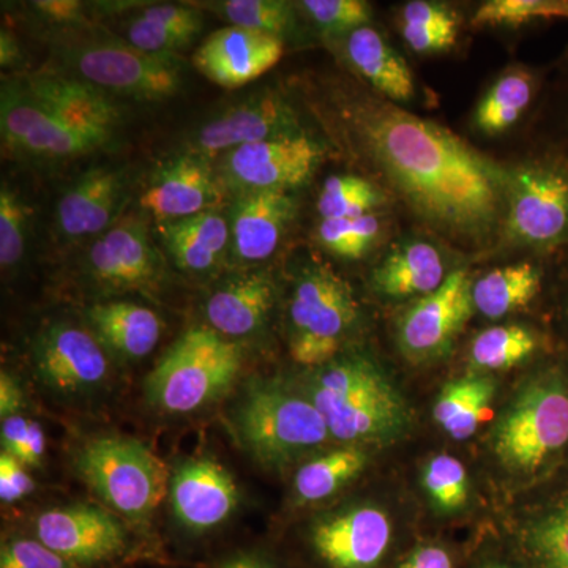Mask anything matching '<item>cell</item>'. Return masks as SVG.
Listing matches in <instances>:
<instances>
[{
  "mask_svg": "<svg viewBox=\"0 0 568 568\" xmlns=\"http://www.w3.org/2000/svg\"><path fill=\"white\" fill-rule=\"evenodd\" d=\"M353 123L369 162L426 226L467 246L499 237L506 168L387 99L364 97L354 104Z\"/></svg>",
  "mask_w": 568,
  "mask_h": 568,
  "instance_id": "cell-1",
  "label": "cell"
},
{
  "mask_svg": "<svg viewBox=\"0 0 568 568\" xmlns=\"http://www.w3.org/2000/svg\"><path fill=\"white\" fill-rule=\"evenodd\" d=\"M493 454L508 473L538 485L568 465V357L541 362L497 418Z\"/></svg>",
  "mask_w": 568,
  "mask_h": 568,
  "instance_id": "cell-2",
  "label": "cell"
},
{
  "mask_svg": "<svg viewBox=\"0 0 568 568\" xmlns=\"http://www.w3.org/2000/svg\"><path fill=\"white\" fill-rule=\"evenodd\" d=\"M305 395L324 417L332 439L349 446L394 443L410 425L405 396L365 355H345L320 366Z\"/></svg>",
  "mask_w": 568,
  "mask_h": 568,
  "instance_id": "cell-3",
  "label": "cell"
},
{
  "mask_svg": "<svg viewBox=\"0 0 568 568\" xmlns=\"http://www.w3.org/2000/svg\"><path fill=\"white\" fill-rule=\"evenodd\" d=\"M500 239L537 254L568 250V156L545 151L508 170Z\"/></svg>",
  "mask_w": 568,
  "mask_h": 568,
  "instance_id": "cell-4",
  "label": "cell"
},
{
  "mask_svg": "<svg viewBox=\"0 0 568 568\" xmlns=\"http://www.w3.org/2000/svg\"><path fill=\"white\" fill-rule=\"evenodd\" d=\"M242 369V349L219 332H185L153 368L145 394L168 414H189L207 406L233 386Z\"/></svg>",
  "mask_w": 568,
  "mask_h": 568,
  "instance_id": "cell-5",
  "label": "cell"
},
{
  "mask_svg": "<svg viewBox=\"0 0 568 568\" xmlns=\"http://www.w3.org/2000/svg\"><path fill=\"white\" fill-rule=\"evenodd\" d=\"M245 447L268 466L290 465L332 439L315 403L275 383H256L235 413Z\"/></svg>",
  "mask_w": 568,
  "mask_h": 568,
  "instance_id": "cell-6",
  "label": "cell"
},
{
  "mask_svg": "<svg viewBox=\"0 0 568 568\" xmlns=\"http://www.w3.org/2000/svg\"><path fill=\"white\" fill-rule=\"evenodd\" d=\"M357 320L349 283L328 265L306 264L290 301V351L295 364L320 368L334 361Z\"/></svg>",
  "mask_w": 568,
  "mask_h": 568,
  "instance_id": "cell-7",
  "label": "cell"
},
{
  "mask_svg": "<svg viewBox=\"0 0 568 568\" xmlns=\"http://www.w3.org/2000/svg\"><path fill=\"white\" fill-rule=\"evenodd\" d=\"M77 467L108 506L130 519L148 518L166 496V467L136 439L95 437L81 448Z\"/></svg>",
  "mask_w": 568,
  "mask_h": 568,
  "instance_id": "cell-8",
  "label": "cell"
},
{
  "mask_svg": "<svg viewBox=\"0 0 568 568\" xmlns=\"http://www.w3.org/2000/svg\"><path fill=\"white\" fill-rule=\"evenodd\" d=\"M62 59L80 80L144 102L171 99L183 85V65L175 55L149 54L123 41H78Z\"/></svg>",
  "mask_w": 568,
  "mask_h": 568,
  "instance_id": "cell-9",
  "label": "cell"
},
{
  "mask_svg": "<svg viewBox=\"0 0 568 568\" xmlns=\"http://www.w3.org/2000/svg\"><path fill=\"white\" fill-rule=\"evenodd\" d=\"M324 145L305 133L272 138L224 153L223 178L239 194L291 192L323 162Z\"/></svg>",
  "mask_w": 568,
  "mask_h": 568,
  "instance_id": "cell-10",
  "label": "cell"
},
{
  "mask_svg": "<svg viewBox=\"0 0 568 568\" xmlns=\"http://www.w3.org/2000/svg\"><path fill=\"white\" fill-rule=\"evenodd\" d=\"M473 283L469 272L458 268L450 272L439 290L409 306L396 327L399 349L409 361H435L452 349L476 312Z\"/></svg>",
  "mask_w": 568,
  "mask_h": 568,
  "instance_id": "cell-11",
  "label": "cell"
},
{
  "mask_svg": "<svg viewBox=\"0 0 568 568\" xmlns=\"http://www.w3.org/2000/svg\"><path fill=\"white\" fill-rule=\"evenodd\" d=\"M0 130L3 145L18 156L28 159H74L108 144L59 121L26 92L21 82L3 84Z\"/></svg>",
  "mask_w": 568,
  "mask_h": 568,
  "instance_id": "cell-12",
  "label": "cell"
},
{
  "mask_svg": "<svg viewBox=\"0 0 568 568\" xmlns=\"http://www.w3.org/2000/svg\"><path fill=\"white\" fill-rule=\"evenodd\" d=\"M301 133L294 108L278 92H263L235 104L205 123L194 141V155L207 160L242 145Z\"/></svg>",
  "mask_w": 568,
  "mask_h": 568,
  "instance_id": "cell-13",
  "label": "cell"
},
{
  "mask_svg": "<svg viewBox=\"0 0 568 568\" xmlns=\"http://www.w3.org/2000/svg\"><path fill=\"white\" fill-rule=\"evenodd\" d=\"M36 529L44 547L73 564L114 559L126 547L121 523L100 507L52 508L40 515Z\"/></svg>",
  "mask_w": 568,
  "mask_h": 568,
  "instance_id": "cell-14",
  "label": "cell"
},
{
  "mask_svg": "<svg viewBox=\"0 0 568 568\" xmlns=\"http://www.w3.org/2000/svg\"><path fill=\"white\" fill-rule=\"evenodd\" d=\"M33 358L40 379L63 394L91 390L110 372L102 343L91 332L73 325L55 324L41 332Z\"/></svg>",
  "mask_w": 568,
  "mask_h": 568,
  "instance_id": "cell-15",
  "label": "cell"
},
{
  "mask_svg": "<svg viewBox=\"0 0 568 568\" xmlns=\"http://www.w3.org/2000/svg\"><path fill=\"white\" fill-rule=\"evenodd\" d=\"M283 44L278 37L226 26L197 48L193 65L220 88H244L274 69L282 59Z\"/></svg>",
  "mask_w": 568,
  "mask_h": 568,
  "instance_id": "cell-16",
  "label": "cell"
},
{
  "mask_svg": "<svg viewBox=\"0 0 568 568\" xmlns=\"http://www.w3.org/2000/svg\"><path fill=\"white\" fill-rule=\"evenodd\" d=\"M312 544L331 568H377L390 548V518L377 507L351 508L317 523Z\"/></svg>",
  "mask_w": 568,
  "mask_h": 568,
  "instance_id": "cell-17",
  "label": "cell"
},
{
  "mask_svg": "<svg viewBox=\"0 0 568 568\" xmlns=\"http://www.w3.org/2000/svg\"><path fill=\"white\" fill-rule=\"evenodd\" d=\"M517 555L528 568H568V465L540 484L517 518Z\"/></svg>",
  "mask_w": 568,
  "mask_h": 568,
  "instance_id": "cell-18",
  "label": "cell"
},
{
  "mask_svg": "<svg viewBox=\"0 0 568 568\" xmlns=\"http://www.w3.org/2000/svg\"><path fill=\"white\" fill-rule=\"evenodd\" d=\"M21 84L40 106L59 121L104 142L111 141L122 121L121 110L111 97L80 78L39 73Z\"/></svg>",
  "mask_w": 568,
  "mask_h": 568,
  "instance_id": "cell-19",
  "label": "cell"
},
{
  "mask_svg": "<svg viewBox=\"0 0 568 568\" xmlns=\"http://www.w3.org/2000/svg\"><path fill=\"white\" fill-rule=\"evenodd\" d=\"M219 178L207 160L190 153L164 163L141 196V207L159 223L212 211L222 201Z\"/></svg>",
  "mask_w": 568,
  "mask_h": 568,
  "instance_id": "cell-20",
  "label": "cell"
},
{
  "mask_svg": "<svg viewBox=\"0 0 568 568\" xmlns=\"http://www.w3.org/2000/svg\"><path fill=\"white\" fill-rule=\"evenodd\" d=\"M89 272L110 290H144L159 282L162 256L148 231L136 222H125L104 231L91 245Z\"/></svg>",
  "mask_w": 568,
  "mask_h": 568,
  "instance_id": "cell-21",
  "label": "cell"
},
{
  "mask_svg": "<svg viewBox=\"0 0 568 568\" xmlns=\"http://www.w3.org/2000/svg\"><path fill=\"white\" fill-rule=\"evenodd\" d=\"M171 503L183 526L193 530L215 528L239 504L233 476L211 458H194L175 469Z\"/></svg>",
  "mask_w": 568,
  "mask_h": 568,
  "instance_id": "cell-22",
  "label": "cell"
},
{
  "mask_svg": "<svg viewBox=\"0 0 568 568\" xmlns=\"http://www.w3.org/2000/svg\"><path fill=\"white\" fill-rule=\"evenodd\" d=\"M297 213L291 192L239 194L230 219L231 248L241 263H263L276 252Z\"/></svg>",
  "mask_w": 568,
  "mask_h": 568,
  "instance_id": "cell-23",
  "label": "cell"
},
{
  "mask_svg": "<svg viewBox=\"0 0 568 568\" xmlns=\"http://www.w3.org/2000/svg\"><path fill=\"white\" fill-rule=\"evenodd\" d=\"M126 182L121 171L97 166L80 175L59 200L55 224L63 237L104 233L122 211Z\"/></svg>",
  "mask_w": 568,
  "mask_h": 568,
  "instance_id": "cell-24",
  "label": "cell"
},
{
  "mask_svg": "<svg viewBox=\"0 0 568 568\" xmlns=\"http://www.w3.org/2000/svg\"><path fill=\"white\" fill-rule=\"evenodd\" d=\"M446 256L425 239H406L373 268L372 286L388 298L425 297L446 282Z\"/></svg>",
  "mask_w": 568,
  "mask_h": 568,
  "instance_id": "cell-25",
  "label": "cell"
},
{
  "mask_svg": "<svg viewBox=\"0 0 568 568\" xmlns=\"http://www.w3.org/2000/svg\"><path fill=\"white\" fill-rule=\"evenodd\" d=\"M275 302V284L264 272L242 274L224 282L205 304V316L220 335L248 336L267 321Z\"/></svg>",
  "mask_w": 568,
  "mask_h": 568,
  "instance_id": "cell-26",
  "label": "cell"
},
{
  "mask_svg": "<svg viewBox=\"0 0 568 568\" xmlns=\"http://www.w3.org/2000/svg\"><path fill=\"white\" fill-rule=\"evenodd\" d=\"M85 315L102 346L130 361L151 354L162 338V320L132 302L92 305Z\"/></svg>",
  "mask_w": 568,
  "mask_h": 568,
  "instance_id": "cell-27",
  "label": "cell"
},
{
  "mask_svg": "<svg viewBox=\"0 0 568 568\" xmlns=\"http://www.w3.org/2000/svg\"><path fill=\"white\" fill-rule=\"evenodd\" d=\"M346 55L355 70L377 92L394 103H405L416 93L413 71L383 33L364 26L346 37Z\"/></svg>",
  "mask_w": 568,
  "mask_h": 568,
  "instance_id": "cell-28",
  "label": "cell"
},
{
  "mask_svg": "<svg viewBox=\"0 0 568 568\" xmlns=\"http://www.w3.org/2000/svg\"><path fill=\"white\" fill-rule=\"evenodd\" d=\"M159 231L174 264L186 272L212 268L231 242L230 220L215 211L159 223Z\"/></svg>",
  "mask_w": 568,
  "mask_h": 568,
  "instance_id": "cell-29",
  "label": "cell"
},
{
  "mask_svg": "<svg viewBox=\"0 0 568 568\" xmlns=\"http://www.w3.org/2000/svg\"><path fill=\"white\" fill-rule=\"evenodd\" d=\"M200 9L175 3L145 7L126 22V43L149 54L175 55L185 50L203 32Z\"/></svg>",
  "mask_w": 568,
  "mask_h": 568,
  "instance_id": "cell-30",
  "label": "cell"
},
{
  "mask_svg": "<svg viewBox=\"0 0 568 568\" xmlns=\"http://www.w3.org/2000/svg\"><path fill=\"white\" fill-rule=\"evenodd\" d=\"M544 265L532 261L504 265L473 283L474 308L488 320H500L532 304L545 286Z\"/></svg>",
  "mask_w": 568,
  "mask_h": 568,
  "instance_id": "cell-31",
  "label": "cell"
},
{
  "mask_svg": "<svg viewBox=\"0 0 568 568\" xmlns=\"http://www.w3.org/2000/svg\"><path fill=\"white\" fill-rule=\"evenodd\" d=\"M495 392V379L489 376L473 375L448 383L437 396L433 417L452 439H469L484 420Z\"/></svg>",
  "mask_w": 568,
  "mask_h": 568,
  "instance_id": "cell-32",
  "label": "cell"
},
{
  "mask_svg": "<svg viewBox=\"0 0 568 568\" xmlns=\"http://www.w3.org/2000/svg\"><path fill=\"white\" fill-rule=\"evenodd\" d=\"M538 78L526 69L508 70L485 92L474 111V126L487 136L507 132L529 110Z\"/></svg>",
  "mask_w": 568,
  "mask_h": 568,
  "instance_id": "cell-33",
  "label": "cell"
},
{
  "mask_svg": "<svg viewBox=\"0 0 568 568\" xmlns=\"http://www.w3.org/2000/svg\"><path fill=\"white\" fill-rule=\"evenodd\" d=\"M548 339L529 325H495L485 328L470 345V365L480 372H499L544 354Z\"/></svg>",
  "mask_w": 568,
  "mask_h": 568,
  "instance_id": "cell-34",
  "label": "cell"
},
{
  "mask_svg": "<svg viewBox=\"0 0 568 568\" xmlns=\"http://www.w3.org/2000/svg\"><path fill=\"white\" fill-rule=\"evenodd\" d=\"M368 465V455L357 446L331 450L310 459L294 477V493L301 503L327 499L354 480Z\"/></svg>",
  "mask_w": 568,
  "mask_h": 568,
  "instance_id": "cell-35",
  "label": "cell"
},
{
  "mask_svg": "<svg viewBox=\"0 0 568 568\" xmlns=\"http://www.w3.org/2000/svg\"><path fill=\"white\" fill-rule=\"evenodd\" d=\"M386 193L381 186L361 175H332L324 182L317 197L321 220L357 219L375 213L386 204Z\"/></svg>",
  "mask_w": 568,
  "mask_h": 568,
  "instance_id": "cell-36",
  "label": "cell"
},
{
  "mask_svg": "<svg viewBox=\"0 0 568 568\" xmlns=\"http://www.w3.org/2000/svg\"><path fill=\"white\" fill-rule=\"evenodd\" d=\"M383 233L381 216L368 213L357 219L321 220L317 241L334 256L357 261L375 248Z\"/></svg>",
  "mask_w": 568,
  "mask_h": 568,
  "instance_id": "cell-37",
  "label": "cell"
},
{
  "mask_svg": "<svg viewBox=\"0 0 568 568\" xmlns=\"http://www.w3.org/2000/svg\"><path fill=\"white\" fill-rule=\"evenodd\" d=\"M224 21L235 28L283 36L293 29L295 14L293 3L284 0H224V2L207 3Z\"/></svg>",
  "mask_w": 568,
  "mask_h": 568,
  "instance_id": "cell-38",
  "label": "cell"
},
{
  "mask_svg": "<svg viewBox=\"0 0 568 568\" xmlns=\"http://www.w3.org/2000/svg\"><path fill=\"white\" fill-rule=\"evenodd\" d=\"M549 20L568 21V0H488L474 13L473 24L525 26Z\"/></svg>",
  "mask_w": 568,
  "mask_h": 568,
  "instance_id": "cell-39",
  "label": "cell"
},
{
  "mask_svg": "<svg viewBox=\"0 0 568 568\" xmlns=\"http://www.w3.org/2000/svg\"><path fill=\"white\" fill-rule=\"evenodd\" d=\"M424 487L437 508L458 510L467 500V473L463 463L450 455H436L424 470Z\"/></svg>",
  "mask_w": 568,
  "mask_h": 568,
  "instance_id": "cell-40",
  "label": "cell"
},
{
  "mask_svg": "<svg viewBox=\"0 0 568 568\" xmlns=\"http://www.w3.org/2000/svg\"><path fill=\"white\" fill-rule=\"evenodd\" d=\"M317 28L328 33H347L368 26L372 6L364 0H304L298 3Z\"/></svg>",
  "mask_w": 568,
  "mask_h": 568,
  "instance_id": "cell-41",
  "label": "cell"
},
{
  "mask_svg": "<svg viewBox=\"0 0 568 568\" xmlns=\"http://www.w3.org/2000/svg\"><path fill=\"white\" fill-rule=\"evenodd\" d=\"M28 235V207L13 190L0 189V264L3 271L20 263Z\"/></svg>",
  "mask_w": 568,
  "mask_h": 568,
  "instance_id": "cell-42",
  "label": "cell"
},
{
  "mask_svg": "<svg viewBox=\"0 0 568 568\" xmlns=\"http://www.w3.org/2000/svg\"><path fill=\"white\" fill-rule=\"evenodd\" d=\"M2 452L17 458L24 466L36 467L41 463L47 448L43 428L39 422L20 416L3 418L0 426Z\"/></svg>",
  "mask_w": 568,
  "mask_h": 568,
  "instance_id": "cell-43",
  "label": "cell"
},
{
  "mask_svg": "<svg viewBox=\"0 0 568 568\" xmlns=\"http://www.w3.org/2000/svg\"><path fill=\"white\" fill-rule=\"evenodd\" d=\"M0 568H74V564L44 547L40 540L18 538L3 545Z\"/></svg>",
  "mask_w": 568,
  "mask_h": 568,
  "instance_id": "cell-44",
  "label": "cell"
},
{
  "mask_svg": "<svg viewBox=\"0 0 568 568\" xmlns=\"http://www.w3.org/2000/svg\"><path fill=\"white\" fill-rule=\"evenodd\" d=\"M403 39L417 54H439L448 51L458 40V26L447 28H417L402 24Z\"/></svg>",
  "mask_w": 568,
  "mask_h": 568,
  "instance_id": "cell-45",
  "label": "cell"
},
{
  "mask_svg": "<svg viewBox=\"0 0 568 568\" xmlns=\"http://www.w3.org/2000/svg\"><path fill=\"white\" fill-rule=\"evenodd\" d=\"M402 24L417 26V28H447V26L459 28V18L457 11L446 3L413 0L403 7Z\"/></svg>",
  "mask_w": 568,
  "mask_h": 568,
  "instance_id": "cell-46",
  "label": "cell"
},
{
  "mask_svg": "<svg viewBox=\"0 0 568 568\" xmlns=\"http://www.w3.org/2000/svg\"><path fill=\"white\" fill-rule=\"evenodd\" d=\"M33 489H36V484L26 473L24 465L2 452V455H0V499H2V503H18V500L31 495Z\"/></svg>",
  "mask_w": 568,
  "mask_h": 568,
  "instance_id": "cell-47",
  "label": "cell"
},
{
  "mask_svg": "<svg viewBox=\"0 0 568 568\" xmlns=\"http://www.w3.org/2000/svg\"><path fill=\"white\" fill-rule=\"evenodd\" d=\"M396 568H455L454 559L439 545H422L406 556Z\"/></svg>",
  "mask_w": 568,
  "mask_h": 568,
  "instance_id": "cell-48",
  "label": "cell"
},
{
  "mask_svg": "<svg viewBox=\"0 0 568 568\" xmlns=\"http://www.w3.org/2000/svg\"><path fill=\"white\" fill-rule=\"evenodd\" d=\"M41 18L52 22H74L82 20L84 6L77 0H40L32 3Z\"/></svg>",
  "mask_w": 568,
  "mask_h": 568,
  "instance_id": "cell-49",
  "label": "cell"
},
{
  "mask_svg": "<svg viewBox=\"0 0 568 568\" xmlns=\"http://www.w3.org/2000/svg\"><path fill=\"white\" fill-rule=\"evenodd\" d=\"M22 407L21 388L7 373L0 376V417L18 416Z\"/></svg>",
  "mask_w": 568,
  "mask_h": 568,
  "instance_id": "cell-50",
  "label": "cell"
},
{
  "mask_svg": "<svg viewBox=\"0 0 568 568\" xmlns=\"http://www.w3.org/2000/svg\"><path fill=\"white\" fill-rule=\"evenodd\" d=\"M21 59L20 43L14 39L13 33L10 31L0 32V65H2V69L18 65Z\"/></svg>",
  "mask_w": 568,
  "mask_h": 568,
  "instance_id": "cell-51",
  "label": "cell"
},
{
  "mask_svg": "<svg viewBox=\"0 0 568 568\" xmlns=\"http://www.w3.org/2000/svg\"><path fill=\"white\" fill-rule=\"evenodd\" d=\"M562 254L564 261L559 274V315L564 335L568 339V250Z\"/></svg>",
  "mask_w": 568,
  "mask_h": 568,
  "instance_id": "cell-52",
  "label": "cell"
},
{
  "mask_svg": "<svg viewBox=\"0 0 568 568\" xmlns=\"http://www.w3.org/2000/svg\"><path fill=\"white\" fill-rule=\"evenodd\" d=\"M568 95V93H567ZM560 121H562V134L548 151L558 152L560 155L568 156V97L567 102L562 104V111H560Z\"/></svg>",
  "mask_w": 568,
  "mask_h": 568,
  "instance_id": "cell-53",
  "label": "cell"
},
{
  "mask_svg": "<svg viewBox=\"0 0 568 568\" xmlns=\"http://www.w3.org/2000/svg\"><path fill=\"white\" fill-rule=\"evenodd\" d=\"M222 568H271L263 560L254 558V556H239L224 564Z\"/></svg>",
  "mask_w": 568,
  "mask_h": 568,
  "instance_id": "cell-54",
  "label": "cell"
},
{
  "mask_svg": "<svg viewBox=\"0 0 568 568\" xmlns=\"http://www.w3.org/2000/svg\"><path fill=\"white\" fill-rule=\"evenodd\" d=\"M478 568H528V566L518 558L517 566H510V564L504 562H485L481 564V566H478Z\"/></svg>",
  "mask_w": 568,
  "mask_h": 568,
  "instance_id": "cell-55",
  "label": "cell"
}]
</instances>
